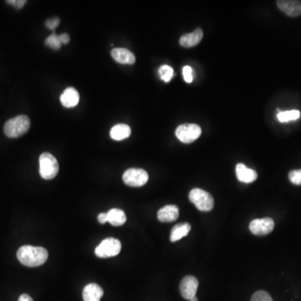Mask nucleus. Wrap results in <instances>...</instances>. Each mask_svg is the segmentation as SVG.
I'll list each match as a JSON object with an SVG mask.
<instances>
[{
	"instance_id": "cd10ccee",
	"label": "nucleus",
	"mask_w": 301,
	"mask_h": 301,
	"mask_svg": "<svg viewBox=\"0 0 301 301\" xmlns=\"http://www.w3.org/2000/svg\"><path fill=\"white\" fill-rule=\"evenodd\" d=\"M59 38H60V41H61V44H66L69 43L70 42V35L68 34H61V35H59Z\"/></svg>"
},
{
	"instance_id": "dca6fc26",
	"label": "nucleus",
	"mask_w": 301,
	"mask_h": 301,
	"mask_svg": "<svg viewBox=\"0 0 301 301\" xmlns=\"http://www.w3.org/2000/svg\"><path fill=\"white\" fill-rule=\"evenodd\" d=\"M103 289L97 284H89L84 288L82 296L84 301H100L103 296Z\"/></svg>"
},
{
	"instance_id": "ddd939ff",
	"label": "nucleus",
	"mask_w": 301,
	"mask_h": 301,
	"mask_svg": "<svg viewBox=\"0 0 301 301\" xmlns=\"http://www.w3.org/2000/svg\"><path fill=\"white\" fill-rule=\"evenodd\" d=\"M202 36H203V32H202V29L198 28L192 33L182 35L180 38V45L185 48L194 47L200 43L202 40Z\"/></svg>"
},
{
	"instance_id": "39448f33",
	"label": "nucleus",
	"mask_w": 301,
	"mask_h": 301,
	"mask_svg": "<svg viewBox=\"0 0 301 301\" xmlns=\"http://www.w3.org/2000/svg\"><path fill=\"white\" fill-rule=\"evenodd\" d=\"M122 250V243L118 239L108 238L104 239L95 250V254L99 258H110L117 256Z\"/></svg>"
},
{
	"instance_id": "a211bd4d",
	"label": "nucleus",
	"mask_w": 301,
	"mask_h": 301,
	"mask_svg": "<svg viewBox=\"0 0 301 301\" xmlns=\"http://www.w3.org/2000/svg\"><path fill=\"white\" fill-rule=\"evenodd\" d=\"M190 230H191V225L187 222L176 225L172 230L170 240L172 242H177V241L182 239V238H184L189 234Z\"/></svg>"
},
{
	"instance_id": "7c9ffc66",
	"label": "nucleus",
	"mask_w": 301,
	"mask_h": 301,
	"mask_svg": "<svg viewBox=\"0 0 301 301\" xmlns=\"http://www.w3.org/2000/svg\"><path fill=\"white\" fill-rule=\"evenodd\" d=\"M190 301H198V299L197 297L194 296V298H192V299H190Z\"/></svg>"
},
{
	"instance_id": "4be33fe9",
	"label": "nucleus",
	"mask_w": 301,
	"mask_h": 301,
	"mask_svg": "<svg viewBox=\"0 0 301 301\" xmlns=\"http://www.w3.org/2000/svg\"><path fill=\"white\" fill-rule=\"evenodd\" d=\"M45 43L46 46L50 47V49H53V50H60L61 47V41H60V38H59V36L57 35L54 33L50 34V35L45 40Z\"/></svg>"
},
{
	"instance_id": "9d476101",
	"label": "nucleus",
	"mask_w": 301,
	"mask_h": 301,
	"mask_svg": "<svg viewBox=\"0 0 301 301\" xmlns=\"http://www.w3.org/2000/svg\"><path fill=\"white\" fill-rule=\"evenodd\" d=\"M276 4L281 11L290 17H298L301 15V1L279 0Z\"/></svg>"
},
{
	"instance_id": "bb28decb",
	"label": "nucleus",
	"mask_w": 301,
	"mask_h": 301,
	"mask_svg": "<svg viewBox=\"0 0 301 301\" xmlns=\"http://www.w3.org/2000/svg\"><path fill=\"white\" fill-rule=\"evenodd\" d=\"M6 3L12 5V6H14L16 9H22L26 4V1L25 0H8Z\"/></svg>"
},
{
	"instance_id": "f8f14e48",
	"label": "nucleus",
	"mask_w": 301,
	"mask_h": 301,
	"mask_svg": "<svg viewBox=\"0 0 301 301\" xmlns=\"http://www.w3.org/2000/svg\"><path fill=\"white\" fill-rule=\"evenodd\" d=\"M179 216V209L176 205H166L158 213V220L162 222H171L177 220Z\"/></svg>"
},
{
	"instance_id": "5701e85b",
	"label": "nucleus",
	"mask_w": 301,
	"mask_h": 301,
	"mask_svg": "<svg viewBox=\"0 0 301 301\" xmlns=\"http://www.w3.org/2000/svg\"><path fill=\"white\" fill-rule=\"evenodd\" d=\"M250 301H273V299L269 293L264 290H258L253 294Z\"/></svg>"
},
{
	"instance_id": "6e6552de",
	"label": "nucleus",
	"mask_w": 301,
	"mask_h": 301,
	"mask_svg": "<svg viewBox=\"0 0 301 301\" xmlns=\"http://www.w3.org/2000/svg\"><path fill=\"white\" fill-rule=\"evenodd\" d=\"M274 229V222L272 218H257L252 221L250 230L252 234L258 236H264L270 234Z\"/></svg>"
},
{
	"instance_id": "a878e982",
	"label": "nucleus",
	"mask_w": 301,
	"mask_h": 301,
	"mask_svg": "<svg viewBox=\"0 0 301 301\" xmlns=\"http://www.w3.org/2000/svg\"><path fill=\"white\" fill-rule=\"evenodd\" d=\"M60 21H60V18H57V17L49 18V20H47L46 22H45V26H46L49 29L54 30V29H57V26H58L59 24H60Z\"/></svg>"
},
{
	"instance_id": "c756f323",
	"label": "nucleus",
	"mask_w": 301,
	"mask_h": 301,
	"mask_svg": "<svg viewBox=\"0 0 301 301\" xmlns=\"http://www.w3.org/2000/svg\"><path fill=\"white\" fill-rule=\"evenodd\" d=\"M18 301H34L32 299L31 297L29 296V294H21L20 298H18Z\"/></svg>"
},
{
	"instance_id": "20e7f679",
	"label": "nucleus",
	"mask_w": 301,
	"mask_h": 301,
	"mask_svg": "<svg viewBox=\"0 0 301 301\" xmlns=\"http://www.w3.org/2000/svg\"><path fill=\"white\" fill-rule=\"evenodd\" d=\"M189 200L202 212L211 211L214 207V199L211 194L200 189H194L189 194Z\"/></svg>"
},
{
	"instance_id": "412c9836",
	"label": "nucleus",
	"mask_w": 301,
	"mask_h": 301,
	"mask_svg": "<svg viewBox=\"0 0 301 301\" xmlns=\"http://www.w3.org/2000/svg\"><path fill=\"white\" fill-rule=\"evenodd\" d=\"M159 74L160 77H161V79L162 81H165V82H169V81H171V80L173 79V74H174V72H173V69L171 67V66H169L167 65H163L159 68Z\"/></svg>"
},
{
	"instance_id": "7ed1b4c3",
	"label": "nucleus",
	"mask_w": 301,
	"mask_h": 301,
	"mask_svg": "<svg viewBox=\"0 0 301 301\" xmlns=\"http://www.w3.org/2000/svg\"><path fill=\"white\" fill-rule=\"evenodd\" d=\"M40 162V174L45 180H51L57 177L59 173V163L57 158L49 153L41 154Z\"/></svg>"
},
{
	"instance_id": "f257e3e1",
	"label": "nucleus",
	"mask_w": 301,
	"mask_h": 301,
	"mask_svg": "<svg viewBox=\"0 0 301 301\" xmlns=\"http://www.w3.org/2000/svg\"><path fill=\"white\" fill-rule=\"evenodd\" d=\"M49 254L43 247H34L24 245L18 249L17 258L23 266L27 267H38L47 261Z\"/></svg>"
},
{
	"instance_id": "b1692460",
	"label": "nucleus",
	"mask_w": 301,
	"mask_h": 301,
	"mask_svg": "<svg viewBox=\"0 0 301 301\" xmlns=\"http://www.w3.org/2000/svg\"><path fill=\"white\" fill-rule=\"evenodd\" d=\"M289 179L294 185H301V169L293 170L289 173Z\"/></svg>"
},
{
	"instance_id": "6ab92c4d",
	"label": "nucleus",
	"mask_w": 301,
	"mask_h": 301,
	"mask_svg": "<svg viewBox=\"0 0 301 301\" xmlns=\"http://www.w3.org/2000/svg\"><path fill=\"white\" fill-rule=\"evenodd\" d=\"M107 221L113 226H122L126 222V216L122 209H110L107 213Z\"/></svg>"
},
{
	"instance_id": "aec40b11",
	"label": "nucleus",
	"mask_w": 301,
	"mask_h": 301,
	"mask_svg": "<svg viewBox=\"0 0 301 301\" xmlns=\"http://www.w3.org/2000/svg\"><path fill=\"white\" fill-rule=\"evenodd\" d=\"M277 118L280 122H291L299 119L300 117V112L298 110H286V111H280L278 109Z\"/></svg>"
},
{
	"instance_id": "f3484780",
	"label": "nucleus",
	"mask_w": 301,
	"mask_h": 301,
	"mask_svg": "<svg viewBox=\"0 0 301 301\" xmlns=\"http://www.w3.org/2000/svg\"><path fill=\"white\" fill-rule=\"evenodd\" d=\"M131 130L126 124H117L110 129V135L113 140L122 141L130 137Z\"/></svg>"
},
{
	"instance_id": "393cba45",
	"label": "nucleus",
	"mask_w": 301,
	"mask_h": 301,
	"mask_svg": "<svg viewBox=\"0 0 301 301\" xmlns=\"http://www.w3.org/2000/svg\"><path fill=\"white\" fill-rule=\"evenodd\" d=\"M182 74H183V78L186 83H192L194 81V74H193V69L191 66L186 65L182 69Z\"/></svg>"
},
{
	"instance_id": "423d86ee",
	"label": "nucleus",
	"mask_w": 301,
	"mask_h": 301,
	"mask_svg": "<svg viewBox=\"0 0 301 301\" xmlns=\"http://www.w3.org/2000/svg\"><path fill=\"white\" fill-rule=\"evenodd\" d=\"M175 134L178 140L183 143H192L200 137L202 129L197 124H183L178 126Z\"/></svg>"
},
{
	"instance_id": "9b49d317",
	"label": "nucleus",
	"mask_w": 301,
	"mask_h": 301,
	"mask_svg": "<svg viewBox=\"0 0 301 301\" xmlns=\"http://www.w3.org/2000/svg\"><path fill=\"white\" fill-rule=\"evenodd\" d=\"M110 54L114 61L122 65H133L136 62L135 55L127 49L116 48L111 50Z\"/></svg>"
},
{
	"instance_id": "c85d7f7f",
	"label": "nucleus",
	"mask_w": 301,
	"mask_h": 301,
	"mask_svg": "<svg viewBox=\"0 0 301 301\" xmlns=\"http://www.w3.org/2000/svg\"><path fill=\"white\" fill-rule=\"evenodd\" d=\"M98 221L101 222V224L106 223L107 221V213H101L98 215Z\"/></svg>"
},
{
	"instance_id": "4468645a",
	"label": "nucleus",
	"mask_w": 301,
	"mask_h": 301,
	"mask_svg": "<svg viewBox=\"0 0 301 301\" xmlns=\"http://www.w3.org/2000/svg\"><path fill=\"white\" fill-rule=\"evenodd\" d=\"M79 101V92L73 87L66 88L61 96V104L66 108L77 106Z\"/></svg>"
},
{
	"instance_id": "f03ea898",
	"label": "nucleus",
	"mask_w": 301,
	"mask_h": 301,
	"mask_svg": "<svg viewBox=\"0 0 301 301\" xmlns=\"http://www.w3.org/2000/svg\"><path fill=\"white\" fill-rule=\"evenodd\" d=\"M30 127V120L27 116L21 115L9 119L5 123L4 131L9 138H16L27 133Z\"/></svg>"
},
{
	"instance_id": "1a4fd4ad",
	"label": "nucleus",
	"mask_w": 301,
	"mask_h": 301,
	"mask_svg": "<svg viewBox=\"0 0 301 301\" xmlns=\"http://www.w3.org/2000/svg\"><path fill=\"white\" fill-rule=\"evenodd\" d=\"M198 280L192 275L185 276L180 283V292L185 299H190L196 296L198 291Z\"/></svg>"
},
{
	"instance_id": "2eb2a0df",
	"label": "nucleus",
	"mask_w": 301,
	"mask_h": 301,
	"mask_svg": "<svg viewBox=\"0 0 301 301\" xmlns=\"http://www.w3.org/2000/svg\"><path fill=\"white\" fill-rule=\"evenodd\" d=\"M236 176L238 181L243 183H251L258 178V174L253 169L249 168L243 163H238L236 166Z\"/></svg>"
},
{
	"instance_id": "0eeeda50",
	"label": "nucleus",
	"mask_w": 301,
	"mask_h": 301,
	"mask_svg": "<svg viewBox=\"0 0 301 301\" xmlns=\"http://www.w3.org/2000/svg\"><path fill=\"white\" fill-rule=\"evenodd\" d=\"M123 182L130 186H142L148 182V173L141 168H130L122 176Z\"/></svg>"
}]
</instances>
